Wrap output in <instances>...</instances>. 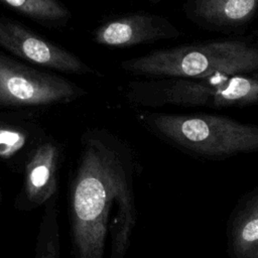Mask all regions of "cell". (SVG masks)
<instances>
[{
  "label": "cell",
  "instance_id": "obj_1",
  "mask_svg": "<svg viewBox=\"0 0 258 258\" xmlns=\"http://www.w3.org/2000/svg\"><path fill=\"white\" fill-rule=\"evenodd\" d=\"M139 124L163 142L195 158L225 160L258 152V125L211 113H136Z\"/></svg>",
  "mask_w": 258,
  "mask_h": 258
},
{
  "label": "cell",
  "instance_id": "obj_2",
  "mask_svg": "<svg viewBox=\"0 0 258 258\" xmlns=\"http://www.w3.org/2000/svg\"><path fill=\"white\" fill-rule=\"evenodd\" d=\"M120 67L146 79L253 74L258 73V41L231 38L184 43L123 59Z\"/></svg>",
  "mask_w": 258,
  "mask_h": 258
},
{
  "label": "cell",
  "instance_id": "obj_3",
  "mask_svg": "<svg viewBox=\"0 0 258 258\" xmlns=\"http://www.w3.org/2000/svg\"><path fill=\"white\" fill-rule=\"evenodd\" d=\"M128 102L143 110L166 106L223 110L258 105V73L206 78H160L130 81Z\"/></svg>",
  "mask_w": 258,
  "mask_h": 258
},
{
  "label": "cell",
  "instance_id": "obj_4",
  "mask_svg": "<svg viewBox=\"0 0 258 258\" xmlns=\"http://www.w3.org/2000/svg\"><path fill=\"white\" fill-rule=\"evenodd\" d=\"M86 94L71 80L27 66L0 49V112L67 104Z\"/></svg>",
  "mask_w": 258,
  "mask_h": 258
},
{
  "label": "cell",
  "instance_id": "obj_5",
  "mask_svg": "<svg viewBox=\"0 0 258 258\" xmlns=\"http://www.w3.org/2000/svg\"><path fill=\"white\" fill-rule=\"evenodd\" d=\"M0 48L43 69L77 75L95 73L94 69L73 52L35 33L22 23L2 15Z\"/></svg>",
  "mask_w": 258,
  "mask_h": 258
},
{
  "label": "cell",
  "instance_id": "obj_6",
  "mask_svg": "<svg viewBox=\"0 0 258 258\" xmlns=\"http://www.w3.org/2000/svg\"><path fill=\"white\" fill-rule=\"evenodd\" d=\"M181 35L182 31L168 18L138 11L107 20L95 29L93 39L104 46L130 47L176 39Z\"/></svg>",
  "mask_w": 258,
  "mask_h": 258
},
{
  "label": "cell",
  "instance_id": "obj_7",
  "mask_svg": "<svg viewBox=\"0 0 258 258\" xmlns=\"http://www.w3.org/2000/svg\"><path fill=\"white\" fill-rule=\"evenodd\" d=\"M186 19L201 29L232 34L258 15V0H185Z\"/></svg>",
  "mask_w": 258,
  "mask_h": 258
},
{
  "label": "cell",
  "instance_id": "obj_8",
  "mask_svg": "<svg viewBox=\"0 0 258 258\" xmlns=\"http://www.w3.org/2000/svg\"><path fill=\"white\" fill-rule=\"evenodd\" d=\"M230 258H251L258 248V186L242 196L233 208L226 229Z\"/></svg>",
  "mask_w": 258,
  "mask_h": 258
},
{
  "label": "cell",
  "instance_id": "obj_9",
  "mask_svg": "<svg viewBox=\"0 0 258 258\" xmlns=\"http://www.w3.org/2000/svg\"><path fill=\"white\" fill-rule=\"evenodd\" d=\"M41 128L20 116L0 112V157L11 158L44 139Z\"/></svg>",
  "mask_w": 258,
  "mask_h": 258
},
{
  "label": "cell",
  "instance_id": "obj_10",
  "mask_svg": "<svg viewBox=\"0 0 258 258\" xmlns=\"http://www.w3.org/2000/svg\"><path fill=\"white\" fill-rule=\"evenodd\" d=\"M15 12L46 27H62L71 20V11L59 0H0Z\"/></svg>",
  "mask_w": 258,
  "mask_h": 258
},
{
  "label": "cell",
  "instance_id": "obj_11",
  "mask_svg": "<svg viewBox=\"0 0 258 258\" xmlns=\"http://www.w3.org/2000/svg\"><path fill=\"white\" fill-rule=\"evenodd\" d=\"M144 1H147V2L152 3V4H157V3H159V2L162 1V0H144Z\"/></svg>",
  "mask_w": 258,
  "mask_h": 258
},
{
  "label": "cell",
  "instance_id": "obj_12",
  "mask_svg": "<svg viewBox=\"0 0 258 258\" xmlns=\"http://www.w3.org/2000/svg\"><path fill=\"white\" fill-rule=\"evenodd\" d=\"M251 258H258V248H257V250L255 251V253L253 254V256Z\"/></svg>",
  "mask_w": 258,
  "mask_h": 258
}]
</instances>
